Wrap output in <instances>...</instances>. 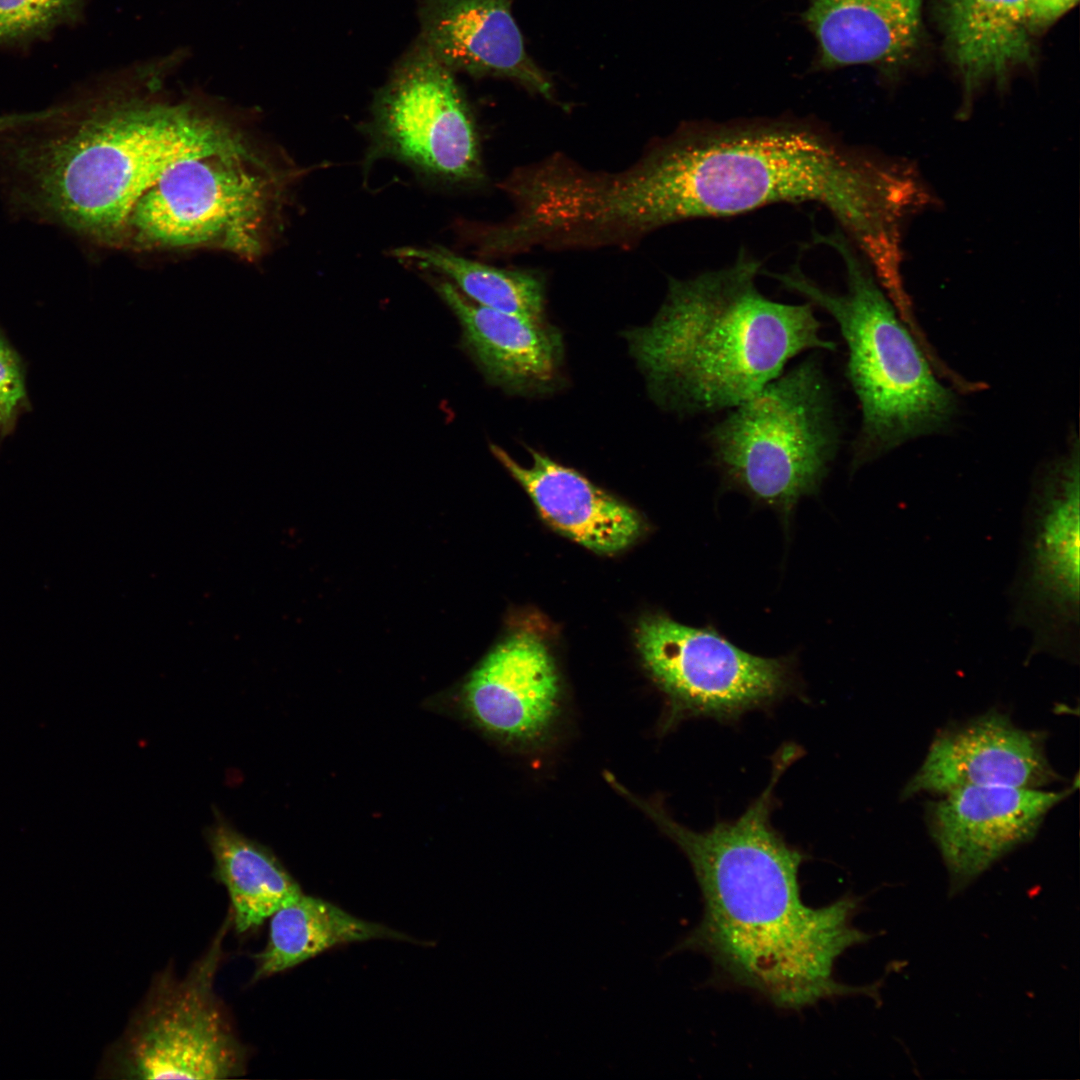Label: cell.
<instances>
[{
	"label": "cell",
	"instance_id": "1",
	"mask_svg": "<svg viewBox=\"0 0 1080 1080\" xmlns=\"http://www.w3.org/2000/svg\"><path fill=\"white\" fill-rule=\"evenodd\" d=\"M645 211L658 230L778 203L814 202L865 256L893 250L920 198L906 159L849 145L792 118L694 123L642 157Z\"/></svg>",
	"mask_w": 1080,
	"mask_h": 1080
},
{
	"label": "cell",
	"instance_id": "2",
	"mask_svg": "<svg viewBox=\"0 0 1080 1080\" xmlns=\"http://www.w3.org/2000/svg\"><path fill=\"white\" fill-rule=\"evenodd\" d=\"M186 49L106 74L8 132L6 160L20 201L97 243L118 247L137 199L174 163L249 147L199 98H173L165 79Z\"/></svg>",
	"mask_w": 1080,
	"mask_h": 1080
},
{
	"label": "cell",
	"instance_id": "3",
	"mask_svg": "<svg viewBox=\"0 0 1080 1080\" xmlns=\"http://www.w3.org/2000/svg\"><path fill=\"white\" fill-rule=\"evenodd\" d=\"M794 759L790 750L779 751L761 795L738 819L704 832L630 797L683 851L702 893V919L674 951L704 953L732 982L790 1010L873 991L834 974L842 953L868 938L852 925L856 900L805 904L799 870L806 857L771 825L773 789Z\"/></svg>",
	"mask_w": 1080,
	"mask_h": 1080
},
{
	"label": "cell",
	"instance_id": "4",
	"mask_svg": "<svg viewBox=\"0 0 1080 1080\" xmlns=\"http://www.w3.org/2000/svg\"><path fill=\"white\" fill-rule=\"evenodd\" d=\"M760 267L742 250L727 267L671 278L650 323L625 333L661 408L679 415L731 409L800 353L835 348L811 303H780L760 292Z\"/></svg>",
	"mask_w": 1080,
	"mask_h": 1080
},
{
	"label": "cell",
	"instance_id": "5",
	"mask_svg": "<svg viewBox=\"0 0 1080 1080\" xmlns=\"http://www.w3.org/2000/svg\"><path fill=\"white\" fill-rule=\"evenodd\" d=\"M820 240L842 258L844 292L821 287L798 267L771 276L838 324L848 350L846 376L861 408L851 463L856 470L909 440L943 432L957 401L853 243L839 231Z\"/></svg>",
	"mask_w": 1080,
	"mask_h": 1080
},
{
	"label": "cell",
	"instance_id": "6",
	"mask_svg": "<svg viewBox=\"0 0 1080 1080\" xmlns=\"http://www.w3.org/2000/svg\"><path fill=\"white\" fill-rule=\"evenodd\" d=\"M707 434L725 480L788 517L815 493L840 443L830 384L812 355L769 382Z\"/></svg>",
	"mask_w": 1080,
	"mask_h": 1080
},
{
	"label": "cell",
	"instance_id": "7",
	"mask_svg": "<svg viewBox=\"0 0 1080 1080\" xmlns=\"http://www.w3.org/2000/svg\"><path fill=\"white\" fill-rule=\"evenodd\" d=\"M282 180L249 148L178 161L131 207L118 247L214 248L255 258L266 247Z\"/></svg>",
	"mask_w": 1080,
	"mask_h": 1080
},
{
	"label": "cell",
	"instance_id": "8",
	"mask_svg": "<svg viewBox=\"0 0 1080 1080\" xmlns=\"http://www.w3.org/2000/svg\"><path fill=\"white\" fill-rule=\"evenodd\" d=\"M231 927L229 910L184 976L169 966L153 977L122 1035L107 1049L98 1077L211 1080L246 1073L249 1049L214 984Z\"/></svg>",
	"mask_w": 1080,
	"mask_h": 1080
},
{
	"label": "cell",
	"instance_id": "9",
	"mask_svg": "<svg viewBox=\"0 0 1080 1080\" xmlns=\"http://www.w3.org/2000/svg\"><path fill=\"white\" fill-rule=\"evenodd\" d=\"M1023 523L1021 557L1009 589L1011 622L1031 634L1030 656L1046 653L1078 662L1080 454L1075 434L1068 450L1036 473Z\"/></svg>",
	"mask_w": 1080,
	"mask_h": 1080
},
{
	"label": "cell",
	"instance_id": "10",
	"mask_svg": "<svg viewBox=\"0 0 1080 1080\" xmlns=\"http://www.w3.org/2000/svg\"><path fill=\"white\" fill-rule=\"evenodd\" d=\"M636 640L677 716L733 720L773 703L792 686L787 659L747 653L711 629L653 615L641 620Z\"/></svg>",
	"mask_w": 1080,
	"mask_h": 1080
},
{
	"label": "cell",
	"instance_id": "11",
	"mask_svg": "<svg viewBox=\"0 0 1080 1080\" xmlns=\"http://www.w3.org/2000/svg\"><path fill=\"white\" fill-rule=\"evenodd\" d=\"M369 127L374 158L389 156L451 183L483 176L474 121L452 70L422 44L380 93Z\"/></svg>",
	"mask_w": 1080,
	"mask_h": 1080
},
{
	"label": "cell",
	"instance_id": "12",
	"mask_svg": "<svg viewBox=\"0 0 1080 1080\" xmlns=\"http://www.w3.org/2000/svg\"><path fill=\"white\" fill-rule=\"evenodd\" d=\"M1072 791L981 785L942 794L930 808L929 828L953 883L969 882L1029 840L1045 815Z\"/></svg>",
	"mask_w": 1080,
	"mask_h": 1080
},
{
	"label": "cell",
	"instance_id": "13",
	"mask_svg": "<svg viewBox=\"0 0 1080 1080\" xmlns=\"http://www.w3.org/2000/svg\"><path fill=\"white\" fill-rule=\"evenodd\" d=\"M1056 779L1040 737L989 712L938 735L903 796L981 785L1039 788Z\"/></svg>",
	"mask_w": 1080,
	"mask_h": 1080
},
{
	"label": "cell",
	"instance_id": "14",
	"mask_svg": "<svg viewBox=\"0 0 1080 1080\" xmlns=\"http://www.w3.org/2000/svg\"><path fill=\"white\" fill-rule=\"evenodd\" d=\"M560 684L548 647L536 633L518 631L471 674L464 703L483 729L510 742L543 737L559 709Z\"/></svg>",
	"mask_w": 1080,
	"mask_h": 1080
},
{
	"label": "cell",
	"instance_id": "15",
	"mask_svg": "<svg viewBox=\"0 0 1080 1080\" xmlns=\"http://www.w3.org/2000/svg\"><path fill=\"white\" fill-rule=\"evenodd\" d=\"M514 0H424L422 45L450 70L510 78L546 99L553 87L525 51Z\"/></svg>",
	"mask_w": 1080,
	"mask_h": 1080
},
{
	"label": "cell",
	"instance_id": "16",
	"mask_svg": "<svg viewBox=\"0 0 1080 1080\" xmlns=\"http://www.w3.org/2000/svg\"><path fill=\"white\" fill-rule=\"evenodd\" d=\"M433 280L438 295L459 321L464 349L490 383L525 395L553 389L563 357L557 328L484 307L448 280Z\"/></svg>",
	"mask_w": 1080,
	"mask_h": 1080
},
{
	"label": "cell",
	"instance_id": "17",
	"mask_svg": "<svg viewBox=\"0 0 1080 1080\" xmlns=\"http://www.w3.org/2000/svg\"><path fill=\"white\" fill-rule=\"evenodd\" d=\"M490 448L526 490L543 518L585 547L600 553H616L642 534L644 522L636 510L576 470L530 447L529 466L521 465L498 445L491 444Z\"/></svg>",
	"mask_w": 1080,
	"mask_h": 1080
},
{
	"label": "cell",
	"instance_id": "18",
	"mask_svg": "<svg viewBox=\"0 0 1080 1080\" xmlns=\"http://www.w3.org/2000/svg\"><path fill=\"white\" fill-rule=\"evenodd\" d=\"M922 0H810L806 22L828 67L895 61L914 46Z\"/></svg>",
	"mask_w": 1080,
	"mask_h": 1080
},
{
	"label": "cell",
	"instance_id": "19",
	"mask_svg": "<svg viewBox=\"0 0 1080 1080\" xmlns=\"http://www.w3.org/2000/svg\"><path fill=\"white\" fill-rule=\"evenodd\" d=\"M204 831L213 857V878L227 890L232 927L238 934L257 929L282 906L303 892L276 856L237 830L214 809Z\"/></svg>",
	"mask_w": 1080,
	"mask_h": 1080
},
{
	"label": "cell",
	"instance_id": "20",
	"mask_svg": "<svg viewBox=\"0 0 1080 1080\" xmlns=\"http://www.w3.org/2000/svg\"><path fill=\"white\" fill-rule=\"evenodd\" d=\"M378 938L407 939L388 927L302 893L269 918L266 946L252 955V980L291 969L337 945Z\"/></svg>",
	"mask_w": 1080,
	"mask_h": 1080
},
{
	"label": "cell",
	"instance_id": "21",
	"mask_svg": "<svg viewBox=\"0 0 1080 1080\" xmlns=\"http://www.w3.org/2000/svg\"><path fill=\"white\" fill-rule=\"evenodd\" d=\"M944 15L968 88L1029 56L1027 0H945Z\"/></svg>",
	"mask_w": 1080,
	"mask_h": 1080
},
{
	"label": "cell",
	"instance_id": "22",
	"mask_svg": "<svg viewBox=\"0 0 1080 1080\" xmlns=\"http://www.w3.org/2000/svg\"><path fill=\"white\" fill-rule=\"evenodd\" d=\"M392 254L422 270L440 274L479 305L531 321H545V285L535 272L497 268L442 246L402 247Z\"/></svg>",
	"mask_w": 1080,
	"mask_h": 1080
},
{
	"label": "cell",
	"instance_id": "23",
	"mask_svg": "<svg viewBox=\"0 0 1080 1080\" xmlns=\"http://www.w3.org/2000/svg\"><path fill=\"white\" fill-rule=\"evenodd\" d=\"M88 0H0V48H25L79 24Z\"/></svg>",
	"mask_w": 1080,
	"mask_h": 1080
},
{
	"label": "cell",
	"instance_id": "24",
	"mask_svg": "<svg viewBox=\"0 0 1080 1080\" xmlns=\"http://www.w3.org/2000/svg\"><path fill=\"white\" fill-rule=\"evenodd\" d=\"M23 358L0 328V405L11 424L31 410Z\"/></svg>",
	"mask_w": 1080,
	"mask_h": 1080
},
{
	"label": "cell",
	"instance_id": "25",
	"mask_svg": "<svg viewBox=\"0 0 1080 1080\" xmlns=\"http://www.w3.org/2000/svg\"><path fill=\"white\" fill-rule=\"evenodd\" d=\"M1078 0H1027L1030 30L1045 27L1074 7Z\"/></svg>",
	"mask_w": 1080,
	"mask_h": 1080
},
{
	"label": "cell",
	"instance_id": "26",
	"mask_svg": "<svg viewBox=\"0 0 1080 1080\" xmlns=\"http://www.w3.org/2000/svg\"><path fill=\"white\" fill-rule=\"evenodd\" d=\"M22 122L20 114L0 116V134L7 132Z\"/></svg>",
	"mask_w": 1080,
	"mask_h": 1080
},
{
	"label": "cell",
	"instance_id": "27",
	"mask_svg": "<svg viewBox=\"0 0 1080 1080\" xmlns=\"http://www.w3.org/2000/svg\"><path fill=\"white\" fill-rule=\"evenodd\" d=\"M15 427L9 421L4 409L0 405V446L2 441L14 431Z\"/></svg>",
	"mask_w": 1080,
	"mask_h": 1080
}]
</instances>
